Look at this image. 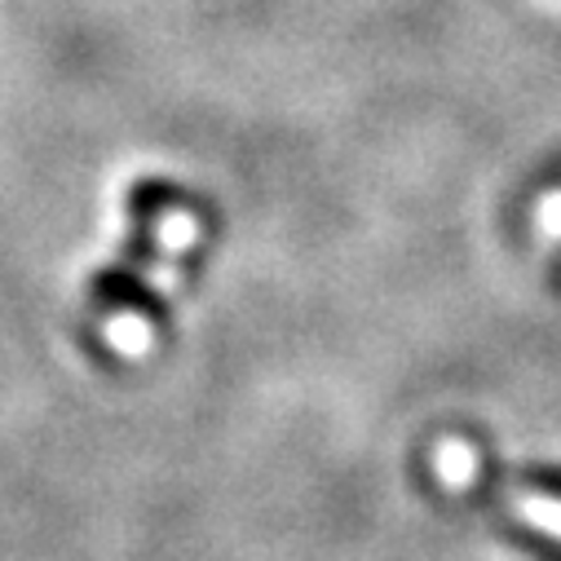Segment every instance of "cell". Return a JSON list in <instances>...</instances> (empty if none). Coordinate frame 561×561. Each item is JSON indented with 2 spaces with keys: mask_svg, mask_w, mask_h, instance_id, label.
<instances>
[{
  "mask_svg": "<svg viewBox=\"0 0 561 561\" xmlns=\"http://www.w3.org/2000/svg\"><path fill=\"white\" fill-rule=\"evenodd\" d=\"M98 293H102L106 301H115V306H133V310H156L151 293H147L142 284H137L133 274H106Z\"/></svg>",
  "mask_w": 561,
  "mask_h": 561,
  "instance_id": "1",
  "label": "cell"
}]
</instances>
